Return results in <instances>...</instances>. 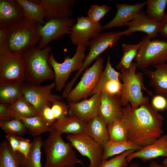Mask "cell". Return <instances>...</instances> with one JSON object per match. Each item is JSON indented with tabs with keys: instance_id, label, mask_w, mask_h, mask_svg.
<instances>
[{
	"instance_id": "6da1fadb",
	"label": "cell",
	"mask_w": 167,
	"mask_h": 167,
	"mask_svg": "<svg viewBox=\"0 0 167 167\" xmlns=\"http://www.w3.org/2000/svg\"><path fill=\"white\" fill-rule=\"evenodd\" d=\"M121 119L127 131L128 140L143 147L162 135L164 118L148 101L137 108L129 103L122 107Z\"/></svg>"
},
{
	"instance_id": "7a4b0ae2",
	"label": "cell",
	"mask_w": 167,
	"mask_h": 167,
	"mask_svg": "<svg viewBox=\"0 0 167 167\" xmlns=\"http://www.w3.org/2000/svg\"><path fill=\"white\" fill-rule=\"evenodd\" d=\"M41 26L25 16L8 24L5 28L9 50L14 53L22 54L35 47L41 38Z\"/></svg>"
},
{
	"instance_id": "3957f363",
	"label": "cell",
	"mask_w": 167,
	"mask_h": 167,
	"mask_svg": "<svg viewBox=\"0 0 167 167\" xmlns=\"http://www.w3.org/2000/svg\"><path fill=\"white\" fill-rule=\"evenodd\" d=\"M42 147L45 155L44 167H74L78 164L84 165L78 158L73 146L66 142L62 134L51 127Z\"/></svg>"
},
{
	"instance_id": "277c9868",
	"label": "cell",
	"mask_w": 167,
	"mask_h": 167,
	"mask_svg": "<svg viewBox=\"0 0 167 167\" xmlns=\"http://www.w3.org/2000/svg\"><path fill=\"white\" fill-rule=\"evenodd\" d=\"M52 49L51 46L42 49L35 47L22 54L25 63V81L27 83L39 85L44 81L55 78L54 71L48 63Z\"/></svg>"
},
{
	"instance_id": "5b68a950",
	"label": "cell",
	"mask_w": 167,
	"mask_h": 167,
	"mask_svg": "<svg viewBox=\"0 0 167 167\" xmlns=\"http://www.w3.org/2000/svg\"><path fill=\"white\" fill-rule=\"evenodd\" d=\"M137 68L136 63L132 62L128 69L121 71L119 79L122 82V87L118 95L123 107L130 103L132 108H137L149 101V97L143 96L142 91L152 93L144 87L143 72H136Z\"/></svg>"
},
{
	"instance_id": "8992f818",
	"label": "cell",
	"mask_w": 167,
	"mask_h": 167,
	"mask_svg": "<svg viewBox=\"0 0 167 167\" xmlns=\"http://www.w3.org/2000/svg\"><path fill=\"white\" fill-rule=\"evenodd\" d=\"M121 31H111L99 33L89 42V51L82 66L73 78L65 86L64 91L69 92L78 78L95 60L103 52L117 43L120 39Z\"/></svg>"
},
{
	"instance_id": "52a82bcc",
	"label": "cell",
	"mask_w": 167,
	"mask_h": 167,
	"mask_svg": "<svg viewBox=\"0 0 167 167\" xmlns=\"http://www.w3.org/2000/svg\"><path fill=\"white\" fill-rule=\"evenodd\" d=\"M87 47L82 45H78L74 55L72 57L67 56L64 62L61 63L55 60L53 52H51L48 63L55 73L56 91H62L65 86L66 82L70 74L73 71H79L81 67L86 58L85 52Z\"/></svg>"
},
{
	"instance_id": "ba28073f",
	"label": "cell",
	"mask_w": 167,
	"mask_h": 167,
	"mask_svg": "<svg viewBox=\"0 0 167 167\" xmlns=\"http://www.w3.org/2000/svg\"><path fill=\"white\" fill-rule=\"evenodd\" d=\"M143 42L134 59L137 68L147 69L165 63L167 62V42L163 40H151L147 36L143 37Z\"/></svg>"
},
{
	"instance_id": "9c48e42d",
	"label": "cell",
	"mask_w": 167,
	"mask_h": 167,
	"mask_svg": "<svg viewBox=\"0 0 167 167\" xmlns=\"http://www.w3.org/2000/svg\"><path fill=\"white\" fill-rule=\"evenodd\" d=\"M104 63L103 59L99 57L91 67L85 70L79 82L67 95L68 102H77L89 96L103 72Z\"/></svg>"
},
{
	"instance_id": "30bf717a",
	"label": "cell",
	"mask_w": 167,
	"mask_h": 167,
	"mask_svg": "<svg viewBox=\"0 0 167 167\" xmlns=\"http://www.w3.org/2000/svg\"><path fill=\"white\" fill-rule=\"evenodd\" d=\"M66 138L82 155L89 159L90 165L92 167H101L105 161L103 147L102 145L86 133L68 134Z\"/></svg>"
},
{
	"instance_id": "8fae6325",
	"label": "cell",
	"mask_w": 167,
	"mask_h": 167,
	"mask_svg": "<svg viewBox=\"0 0 167 167\" xmlns=\"http://www.w3.org/2000/svg\"><path fill=\"white\" fill-rule=\"evenodd\" d=\"M25 63L22 54L9 50L0 53V80L25 81Z\"/></svg>"
},
{
	"instance_id": "7c38bea8",
	"label": "cell",
	"mask_w": 167,
	"mask_h": 167,
	"mask_svg": "<svg viewBox=\"0 0 167 167\" xmlns=\"http://www.w3.org/2000/svg\"><path fill=\"white\" fill-rule=\"evenodd\" d=\"M55 87L54 81L50 84L44 86L24 83L23 95L34 107L38 113L45 105L61 99V96L52 93Z\"/></svg>"
},
{
	"instance_id": "4fadbf2b",
	"label": "cell",
	"mask_w": 167,
	"mask_h": 167,
	"mask_svg": "<svg viewBox=\"0 0 167 167\" xmlns=\"http://www.w3.org/2000/svg\"><path fill=\"white\" fill-rule=\"evenodd\" d=\"M76 22L74 18H54L46 22L41 27V38L36 48L42 49L51 41L63 36L70 35L71 28Z\"/></svg>"
},
{
	"instance_id": "5bb4252c",
	"label": "cell",
	"mask_w": 167,
	"mask_h": 167,
	"mask_svg": "<svg viewBox=\"0 0 167 167\" xmlns=\"http://www.w3.org/2000/svg\"><path fill=\"white\" fill-rule=\"evenodd\" d=\"M102 29L100 23L94 24L87 16H79L70 31L71 42L74 45H82L87 47L89 41L101 32Z\"/></svg>"
},
{
	"instance_id": "9a60e30c",
	"label": "cell",
	"mask_w": 167,
	"mask_h": 167,
	"mask_svg": "<svg viewBox=\"0 0 167 167\" xmlns=\"http://www.w3.org/2000/svg\"><path fill=\"white\" fill-rule=\"evenodd\" d=\"M101 98V92L96 93L88 99L75 103L68 102V114L88 122L98 115Z\"/></svg>"
},
{
	"instance_id": "2e32d148",
	"label": "cell",
	"mask_w": 167,
	"mask_h": 167,
	"mask_svg": "<svg viewBox=\"0 0 167 167\" xmlns=\"http://www.w3.org/2000/svg\"><path fill=\"white\" fill-rule=\"evenodd\" d=\"M122 106L119 95L110 94L102 91L98 115L107 125L115 119L122 118Z\"/></svg>"
},
{
	"instance_id": "e0dca14e",
	"label": "cell",
	"mask_w": 167,
	"mask_h": 167,
	"mask_svg": "<svg viewBox=\"0 0 167 167\" xmlns=\"http://www.w3.org/2000/svg\"><path fill=\"white\" fill-rule=\"evenodd\" d=\"M160 23L151 19L145 12L139 11L131 21L126 23V30L121 31V36H128L133 33L142 32L146 33L151 39L156 37L159 32Z\"/></svg>"
},
{
	"instance_id": "ac0fdd59",
	"label": "cell",
	"mask_w": 167,
	"mask_h": 167,
	"mask_svg": "<svg viewBox=\"0 0 167 167\" xmlns=\"http://www.w3.org/2000/svg\"><path fill=\"white\" fill-rule=\"evenodd\" d=\"M77 0H40L45 20L54 18H70L73 13V8Z\"/></svg>"
},
{
	"instance_id": "d6986e66",
	"label": "cell",
	"mask_w": 167,
	"mask_h": 167,
	"mask_svg": "<svg viewBox=\"0 0 167 167\" xmlns=\"http://www.w3.org/2000/svg\"><path fill=\"white\" fill-rule=\"evenodd\" d=\"M160 156L167 157L166 135H162L153 143L130 153L126 156V159L127 163L137 158L146 161Z\"/></svg>"
},
{
	"instance_id": "ffe728a7",
	"label": "cell",
	"mask_w": 167,
	"mask_h": 167,
	"mask_svg": "<svg viewBox=\"0 0 167 167\" xmlns=\"http://www.w3.org/2000/svg\"><path fill=\"white\" fill-rule=\"evenodd\" d=\"M147 3V1L133 5L117 3L115 6L117 11L115 16L112 20L102 26V29L124 26L126 23L133 19Z\"/></svg>"
},
{
	"instance_id": "44dd1931",
	"label": "cell",
	"mask_w": 167,
	"mask_h": 167,
	"mask_svg": "<svg viewBox=\"0 0 167 167\" xmlns=\"http://www.w3.org/2000/svg\"><path fill=\"white\" fill-rule=\"evenodd\" d=\"M24 16L23 9L16 0H0V28Z\"/></svg>"
},
{
	"instance_id": "7402d4cb",
	"label": "cell",
	"mask_w": 167,
	"mask_h": 167,
	"mask_svg": "<svg viewBox=\"0 0 167 167\" xmlns=\"http://www.w3.org/2000/svg\"><path fill=\"white\" fill-rule=\"evenodd\" d=\"M154 66L156 68L155 71L146 69L143 70V72L149 78L150 85L156 94L167 97V64Z\"/></svg>"
},
{
	"instance_id": "603a6c76",
	"label": "cell",
	"mask_w": 167,
	"mask_h": 167,
	"mask_svg": "<svg viewBox=\"0 0 167 167\" xmlns=\"http://www.w3.org/2000/svg\"><path fill=\"white\" fill-rule=\"evenodd\" d=\"M87 122L75 116H69L56 121L51 128L62 134L76 135L85 133Z\"/></svg>"
},
{
	"instance_id": "cb8c5ba5",
	"label": "cell",
	"mask_w": 167,
	"mask_h": 167,
	"mask_svg": "<svg viewBox=\"0 0 167 167\" xmlns=\"http://www.w3.org/2000/svg\"><path fill=\"white\" fill-rule=\"evenodd\" d=\"M85 133L103 147L109 140L107 124L98 115L87 122Z\"/></svg>"
},
{
	"instance_id": "d4e9b609",
	"label": "cell",
	"mask_w": 167,
	"mask_h": 167,
	"mask_svg": "<svg viewBox=\"0 0 167 167\" xmlns=\"http://www.w3.org/2000/svg\"><path fill=\"white\" fill-rule=\"evenodd\" d=\"M24 82L0 80V102L11 104L23 95Z\"/></svg>"
},
{
	"instance_id": "484cf974",
	"label": "cell",
	"mask_w": 167,
	"mask_h": 167,
	"mask_svg": "<svg viewBox=\"0 0 167 167\" xmlns=\"http://www.w3.org/2000/svg\"><path fill=\"white\" fill-rule=\"evenodd\" d=\"M27 157L21 154L20 167H42L41 165V148L43 141L39 136L36 137Z\"/></svg>"
},
{
	"instance_id": "4316f807",
	"label": "cell",
	"mask_w": 167,
	"mask_h": 167,
	"mask_svg": "<svg viewBox=\"0 0 167 167\" xmlns=\"http://www.w3.org/2000/svg\"><path fill=\"white\" fill-rule=\"evenodd\" d=\"M21 154L14 152L6 140H2L0 144V167H20Z\"/></svg>"
},
{
	"instance_id": "83f0119b",
	"label": "cell",
	"mask_w": 167,
	"mask_h": 167,
	"mask_svg": "<svg viewBox=\"0 0 167 167\" xmlns=\"http://www.w3.org/2000/svg\"><path fill=\"white\" fill-rule=\"evenodd\" d=\"M22 7L25 16L42 26L46 23L39 0H16Z\"/></svg>"
},
{
	"instance_id": "f1b7e54d",
	"label": "cell",
	"mask_w": 167,
	"mask_h": 167,
	"mask_svg": "<svg viewBox=\"0 0 167 167\" xmlns=\"http://www.w3.org/2000/svg\"><path fill=\"white\" fill-rule=\"evenodd\" d=\"M103 159L106 160L109 158L130 150L135 151L141 149L142 147L130 140L125 141L114 142L109 140L103 146Z\"/></svg>"
},
{
	"instance_id": "f546056e",
	"label": "cell",
	"mask_w": 167,
	"mask_h": 167,
	"mask_svg": "<svg viewBox=\"0 0 167 167\" xmlns=\"http://www.w3.org/2000/svg\"><path fill=\"white\" fill-rule=\"evenodd\" d=\"M143 42V39L137 44L130 45L123 43L122 45V56L119 63L116 66V68L121 71L129 68L133 59L136 56Z\"/></svg>"
},
{
	"instance_id": "4dcf8cb0",
	"label": "cell",
	"mask_w": 167,
	"mask_h": 167,
	"mask_svg": "<svg viewBox=\"0 0 167 167\" xmlns=\"http://www.w3.org/2000/svg\"><path fill=\"white\" fill-rule=\"evenodd\" d=\"M15 118L20 120L29 134L35 137L44 132H49L51 129V127L46 125L38 115L29 118L17 116Z\"/></svg>"
},
{
	"instance_id": "1f68e13d",
	"label": "cell",
	"mask_w": 167,
	"mask_h": 167,
	"mask_svg": "<svg viewBox=\"0 0 167 167\" xmlns=\"http://www.w3.org/2000/svg\"><path fill=\"white\" fill-rule=\"evenodd\" d=\"M10 105L15 118L17 116H19L29 118L38 115L37 112L35 108L23 95Z\"/></svg>"
},
{
	"instance_id": "d6a6232c",
	"label": "cell",
	"mask_w": 167,
	"mask_h": 167,
	"mask_svg": "<svg viewBox=\"0 0 167 167\" xmlns=\"http://www.w3.org/2000/svg\"><path fill=\"white\" fill-rule=\"evenodd\" d=\"M107 126L109 140L114 142L128 140L127 130L121 118L115 119Z\"/></svg>"
},
{
	"instance_id": "836d02e7",
	"label": "cell",
	"mask_w": 167,
	"mask_h": 167,
	"mask_svg": "<svg viewBox=\"0 0 167 167\" xmlns=\"http://www.w3.org/2000/svg\"><path fill=\"white\" fill-rule=\"evenodd\" d=\"M167 0H148L147 3V14L154 21L160 22L165 15V11Z\"/></svg>"
},
{
	"instance_id": "e575fe53",
	"label": "cell",
	"mask_w": 167,
	"mask_h": 167,
	"mask_svg": "<svg viewBox=\"0 0 167 167\" xmlns=\"http://www.w3.org/2000/svg\"><path fill=\"white\" fill-rule=\"evenodd\" d=\"M110 56L107 58V62L104 70L101 76L99 82L94 90L91 93L89 96L99 92H101L105 84L111 80H120V73L116 71L112 66L110 62Z\"/></svg>"
},
{
	"instance_id": "d590c367",
	"label": "cell",
	"mask_w": 167,
	"mask_h": 167,
	"mask_svg": "<svg viewBox=\"0 0 167 167\" xmlns=\"http://www.w3.org/2000/svg\"><path fill=\"white\" fill-rule=\"evenodd\" d=\"M0 127L6 134L22 136L28 131L24 123L17 118L8 121H0Z\"/></svg>"
},
{
	"instance_id": "8d00e7d4",
	"label": "cell",
	"mask_w": 167,
	"mask_h": 167,
	"mask_svg": "<svg viewBox=\"0 0 167 167\" xmlns=\"http://www.w3.org/2000/svg\"><path fill=\"white\" fill-rule=\"evenodd\" d=\"M109 10V7L106 4L92 5L87 13V17L93 23L98 24Z\"/></svg>"
},
{
	"instance_id": "74e56055",
	"label": "cell",
	"mask_w": 167,
	"mask_h": 167,
	"mask_svg": "<svg viewBox=\"0 0 167 167\" xmlns=\"http://www.w3.org/2000/svg\"><path fill=\"white\" fill-rule=\"evenodd\" d=\"M135 151L133 150L126 151L108 160L105 161L101 167H126L128 163L126 159V156Z\"/></svg>"
},
{
	"instance_id": "f35d334b",
	"label": "cell",
	"mask_w": 167,
	"mask_h": 167,
	"mask_svg": "<svg viewBox=\"0 0 167 167\" xmlns=\"http://www.w3.org/2000/svg\"><path fill=\"white\" fill-rule=\"evenodd\" d=\"M51 109L56 121L61 120L66 117L68 114L69 105L60 100L52 103Z\"/></svg>"
},
{
	"instance_id": "ab89813d",
	"label": "cell",
	"mask_w": 167,
	"mask_h": 167,
	"mask_svg": "<svg viewBox=\"0 0 167 167\" xmlns=\"http://www.w3.org/2000/svg\"><path fill=\"white\" fill-rule=\"evenodd\" d=\"M38 115L48 126L51 127L56 120L49 105L45 106L39 112Z\"/></svg>"
},
{
	"instance_id": "60d3db41",
	"label": "cell",
	"mask_w": 167,
	"mask_h": 167,
	"mask_svg": "<svg viewBox=\"0 0 167 167\" xmlns=\"http://www.w3.org/2000/svg\"><path fill=\"white\" fill-rule=\"evenodd\" d=\"M15 118L10 104L0 102V121H8Z\"/></svg>"
},
{
	"instance_id": "b9f144b4",
	"label": "cell",
	"mask_w": 167,
	"mask_h": 167,
	"mask_svg": "<svg viewBox=\"0 0 167 167\" xmlns=\"http://www.w3.org/2000/svg\"><path fill=\"white\" fill-rule=\"evenodd\" d=\"M122 87V84L120 80H111L105 84L102 91H105L110 94L118 95Z\"/></svg>"
},
{
	"instance_id": "7bdbcfd3",
	"label": "cell",
	"mask_w": 167,
	"mask_h": 167,
	"mask_svg": "<svg viewBox=\"0 0 167 167\" xmlns=\"http://www.w3.org/2000/svg\"><path fill=\"white\" fill-rule=\"evenodd\" d=\"M151 104L157 111H163L167 107V99L165 96L157 95L153 97Z\"/></svg>"
},
{
	"instance_id": "ee69618b",
	"label": "cell",
	"mask_w": 167,
	"mask_h": 167,
	"mask_svg": "<svg viewBox=\"0 0 167 167\" xmlns=\"http://www.w3.org/2000/svg\"><path fill=\"white\" fill-rule=\"evenodd\" d=\"M32 145V143L29 139L20 137L18 152L27 157Z\"/></svg>"
},
{
	"instance_id": "f6af8a7d",
	"label": "cell",
	"mask_w": 167,
	"mask_h": 167,
	"mask_svg": "<svg viewBox=\"0 0 167 167\" xmlns=\"http://www.w3.org/2000/svg\"><path fill=\"white\" fill-rule=\"evenodd\" d=\"M9 50L8 38L6 28H0V53Z\"/></svg>"
},
{
	"instance_id": "bcb514c9",
	"label": "cell",
	"mask_w": 167,
	"mask_h": 167,
	"mask_svg": "<svg viewBox=\"0 0 167 167\" xmlns=\"http://www.w3.org/2000/svg\"><path fill=\"white\" fill-rule=\"evenodd\" d=\"M6 140L9 143L14 152H18L19 149L20 136L12 134H6Z\"/></svg>"
},
{
	"instance_id": "7dc6e473",
	"label": "cell",
	"mask_w": 167,
	"mask_h": 167,
	"mask_svg": "<svg viewBox=\"0 0 167 167\" xmlns=\"http://www.w3.org/2000/svg\"><path fill=\"white\" fill-rule=\"evenodd\" d=\"M159 32L161 36L167 39V15L160 22Z\"/></svg>"
},
{
	"instance_id": "c3c4849f",
	"label": "cell",
	"mask_w": 167,
	"mask_h": 167,
	"mask_svg": "<svg viewBox=\"0 0 167 167\" xmlns=\"http://www.w3.org/2000/svg\"><path fill=\"white\" fill-rule=\"evenodd\" d=\"M150 167H165L163 165H160L154 161H152L149 165Z\"/></svg>"
},
{
	"instance_id": "681fc988",
	"label": "cell",
	"mask_w": 167,
	"mask_h": 167,
	"mask_svg": "<svg viewBox=\"0 0 167 167\" xmlns=\"http://www.w3.org/2000/svg\"><path fill=\"white\" fill-rule=\"evenodd\" d=\"M162 164L165 167H167V157L164 159L162 161Z\"/></svg>"
},
{
	"instance_id": "f907efd6",
	"label": "cell",
	"mask_w": 167,
	"mask_h": 167,
	"mask_svg": "<svg viewBox=\"0 0 167 167\" xmlns=\"http://www.w3.org/2000/svg\"><path fill=\"white\" fill-rule=\"evenodd\" d=\"M88 167H92L90 165L89 166H88Z\"/></svg>"
}]
</instances>
